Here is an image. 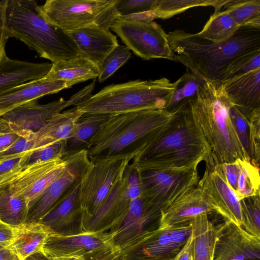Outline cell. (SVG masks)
<instances>
[{
    "label": "cell",
    "mask_w": 260,
    "mask_h": 260,
    "mask_svg": "<svg viewBox=\"0 0 260 260\" xmlns=\"http://www.w3.org/2000/svg\"><path fill=\"white\" fill-rule=\"evenodd\" d=\"M210 157V148L186 104L131 164L138 171L197 170Z\"/></svg>",
    "instance_id": "6da1fadb"
},
{
    "label": "cell",
    "mask_w": 260,
    "mask_h": 260,
    "mask_svg": "<svg viewBox=\"0 0 260 260\" xmlns=\"http://www.w3.org/2000/svg\"><path fill=\"white\" fill-rule=\"evenodd\" d=\"M176 112L149 109L112 115L88 143L86 151L90 160L134 159L171 122Z\"/></svg>",
    "instance_id": "7a4b0ae2"
},
{
    "label": "cell",
    "mask_w": 260,
    "mask_h": 260,
    "mask_svg": "<svg viewBox=\"0 0 260 260\" xmlns=\"http://www.w3.org/2000/svg\"><path fill=\"white\" fill-rule=\"evenodd\" d=\"M176 61L203 80L221 82L229 64L239 56L260 49V28L240 27L228 40L213 42L197 34L175 29L167 34Z\"/></svg>",
    "instance_id": "3957f363"
},
{
    "label": "cell",
    "mask_w": 260,
    "mask_h": 260,
    "mask_svg": "<svg viewBox=\"0 0 260 260\" xmlns=\"http://www.w3.org/2000/svg\"><path fill=\"white\" fill-rule=\"evenodd\" d=\"M232 105L222 83L207 80L187 104L210 148L209 162L215 164L230 162L237 158L250 160L234 126L230 115Z\"/></svg>",
    "instance_id": "277c9868"
},
{
    "label": "cell",
    "mask_w": 260,
    "mask_h": 260,
    "mask_svg": "<svg viewBox=\"0 0 260 260\" xmlns=\"http://www.w3.org/2000/svg\"><path fill=\"white\" fill-rule=\"evenodd\" d=\"M35 0H7L5 31L55 63L79 56L76 45L63 30L47 23L38 14Z\"/></svg>",
    "instance_id": "5b68a950"
},
{
    "label": "cell",
    "mask_w": 260,
    "mask_h": 260,
    "mask_svg": "<svg viewBox=\"0 0 260 260\" xmlns=\"http://www.w3.org/2000/svg\"><path fill=\"white\" fill-rule=\"evenodd\" d=\"M175 86L174 82L165 77L112 84L76 107L83 113L113 115L143 110L165 109Z\"/></svg>",
    "instance_id": "8992f818"
},
{
    "label": "cell",
    "mask_w": 260,
    "mask_h": 260,
    "mask_svg": "<svg viewBox=\"0 0 260 260\" xmlns=\"http://www.w3.org/2000/svg\"><path fill=\"white\" fill-rule=\"evenodd\" d=\"M120 0H47L37 10L48 24L64 31L95 24L109 29L120 15Z\"/></svg>",
    "instance_id": "52a82bcc"
},
{
    "label": "cell",
    "mask_w": 260,
    "mask_h": 260,
    "mask_svg": "<svg viewBox=\"0 0 260 260\" xmlns=\"http://www.w3.org/2000/svg\"><path fill=\"white\" fill-rule=\"evenodd\" d=\"M43 251L49 257L80 260H120L122 250L108 232H85L73 236L50 234Z\"/></svg>",
    "instance_id": "ba28073f"
},
{
    "label": "cell",
    "mask_w": 260,
    "mask_h": 260,
    "mask_svg": "<svg viewBox=\"0 0 260 260\" xmlns=\"http://www.w3.org/2000/svg\"><path fill=\"white\" fill-rule=\"evenodd\" d=\"M142 197L148 208L160 212L196 187L197 170H148L138 171Z\"/></svg>",
    "instance_id": "9c48e42d"
},
{
    "label": "cell",
    "mask_w": 260,
    "mask_h": 260,
    "mask_svg": "<svg viewBox=\"0 0 260 260\" xmlns=\"http://www.w3.org/2000/svg\"><path fill=\"white\" fill-rule=\"evenodd\" d=\"M131 160L128 158L115 157L90 161L81 180L79 192L83 222L99 210L115 185L122 178Z\"/></svg>",
    "instance_id": "30bf717a"
},
{
    "label": "cell",
    "mask_w": 260,
    "mask_h": 260,
    "mask_svg": "<svg viewBox=\"0 0 260 260\" xmlns=\"http://www.w3.org/2000/svg\"><path fill=\"white\" fill-rule=\"evenodd\" d=\"M110 28L125 46L144 60L163 58L176 61L167 34L155 21L140 22L116 18Z\"/></svg>",
    "instance_id": "8fae6325"
},
{
    "label": "cell",
    "mask_w": 260,
    "mask_h": 260,
    "mask_svg": "<svg viewBox=\"0 0 260 260\" xmlns=\"http://www.w3.org/2000/svg\"><path fill=\"white\" fill-rule=\"evenodd\" d=\"M191 222L158 228L122 251L120 260H172L192 234Z\"/></svg>",
    "instance_id": "7c38bea8"
},
{
    "label": "cell",
    "mask_w": 260,
    "mask_h": 260,
    "mask_svg": "<svg viewBox=\"0 0 260 260\" xmlns=\"http://www.w3.org/2000/svg\"><path fill=\"white\" fill-rule=\"evenodd\" d=\"M62 172L28 204L25 223L39 222L64 194L80 181L90 164L86 150L66 155Z\"/></svg>",
    "instance_id": "4fadbf2b"
},
{
    "label": "cell",
    "mask_w": 260,
    "mask_h": 260,
    "mask_svg": "<svg viewBox=\"0 0 260 260\" xmlns=\"http://www.w3.org/2000/svg\"><path fill=\"white\" fill-rule=\"evenodd\" d=\"M95 80L67 101L62 98L46 104L32 100L12 109L1 116L14 131L17 132H36L44 127L56 114L66 108L76 106L91 95Z\"/></svg>",
    "instance_id": "5bb4252c"
},
{
    "label": "cell",
    "mask_w": 260,
    "mask_h": 260,
    "mask_svg": "<svg viewBox=\"0 0 260 260\" xmlns=\"http://www.w3.org/2000/svg\"><path fill=\"white\" fill-rule=\"evenodd\" d=\"M63 158L26 166L0 179V187L8 186L29 203L37 197L63 171Z\"/></svg>",
    "instance_id": "9a60e30c"
},
{
    "label": "cell",
    "mask_w": 260,
    "mask_h": 260,
    "mask_svg": "<svg viewBox=\"0 0 260 260\" xmlns=\"http://www.w3.org/2000/svg\"><path fill=\"white\" fill-rule=\"evenodd\" d=\"M215 213L224 220L241 226L240 200L229 185L220 164H207L204 174L196 186Z\"/></svg>",
    "instance_id": "2e32d148"
},
{
    "label": "cell",
    "mask_w": 260,
    "mask_h": 260,
    "mask_svg": "<svg viewBox=\"0 0 260 260\" xmlns=\"http://www.w3.org/2000/svg\"><path fill=\"white\" fill-rule=\"evenodd\" d=\"M160 212L149 208L142 195L131 200L128 211L121 221L108 231L122 251L146 234L159 226Z\"/></svg>",
    "instance_id": "e0dca14e"
},
{
    "label": "cell",
    "mask_w": 260,
    "mask_h": 260,
    "mask_svg": "<svg viewBox=\"0 0 260 260\" xmlns=\"http://www.w3.org/2000/svg\"><path fill=\"white\" fill-rule=\"evenodd\" d=\"M213 260H260V238L224 220L219 224Z\"/></svg>",
    "instance_id": "ac0fdd59"
},
{
    "label": "cell",
    "mask_w": 260,
    "mask_h": 260,
    "mask_svg": "<svg viewBox=\"0 0 260 260\" xmlns=\"http://www.w3.org/2000/svg\"><path fill=\"white\" fill-rule=\"evenodd\" d=\"M80 182L74 184L39 222L51 234L68 236L85 232L79 202Z\"/></svg>",
    "instance_id": "d6986e66"
},
{
    "label": "cell",
    "mask_w": 260,
    "mask_h": 260,
    "mask_svg": "<svg viewBox=\"0 0 260 260\" xmlns=\"http://www.w3.org/2000/svg\"><path fill=\"white\" fill-rule=\"evenodd\" d=\"M131 200L124 173L122 178L115 185L96 212L83 222V230L94 232L112 230L126 214Z\"/></svg>",
    "instance_id": "ffe728a7"
},
{
    "label": "cell",
    "mask_w": 260,
    "mask_h": 260,
    "mask_svg": "<svg viewBox=\"0 0 260 260\" xmlns=\"http://www.w3.org/2000/svg\"><path fill=\"white\" fill-rule=\"evenodd\" d=\"M66 32L76 45L79 56L99 70L105 58L119 45L117 37L109 29L95 24Z\"/></svg>",
    "instance_id": "44dd1931"
},
{
    "label": "cell",
    "mask_w": 260,
    "mask_h": 260,
    "mask_svg": "<svg viewBox=\"0 0 260 260\" xmlns=\"http://www.w3.org/2000/svg\"><path fill=\"white\" fill-rule=\"evenodd\" d=\"M222 84L231 103L247 120L260 112V68Z\"/></svg>",
    "instance_id": "7402d4cb"
},
{
    "label": "cell",
    "mask_w": 260,
    "mask_h": 260,
    "mask_svg": "<svg viewBox=\"0 0 260 260\" xmlns=\"http://www.w3.org/2000/svg\"><path fill=\"white\" fill-rule=\"evenodd\" d=\"M215 212L197 186L182 195L161 211L159 228L191 221L197 216Z\"/></svg>",
    "instance_id": "603a6c76"
},
{
    "label": "cell",
    "mask_w": 260,
    "mask_h": 260,
    "mask_svg": "<svg viewBox=\"0 0 260 260\" xmlns=\"http://www.w3.org/2000/svg\"><path fill=\"white\" fill-rule=\"evenodd\" d=\"M66 88L64 82L45 77L18 85L0 93V112H6L25 103Z\"/></svg>",
    "instance_id": "cb8c5ba5"
},
{
    "label": "cell",
    "mask_w": 260,
    "mask_h": 260,
    "mask_svg": "<svg viewBox=\"0 0 260 260\" xmlns=\"http://www.w3.org/2000/svg\"><path fill=\"white\" fill-rule=\"evenodd\" d=\"M220 167L229 185L240 200L260 194L259 166L250 160L237 158Z\"/></svg>",
    "instance_id": "d4e9b609"
},
{
    "label": "cell",
    "mask_w": 260,
    "mask_h": 260,
    "mask_svg": "<svg viewBox=\"0 0 260 260\" xmlns=\"http://www.w3.org/2000/svg\"><path fill=\"white\" fill-rule=\"evenodd\" d=\"M52 63H33L7 56L0 62V93L27 82L45 77Z\"/></svg>",
    "instance_id": "484cf974"
},
{
    "label": "cell",
    "mask_w": 260,
    "mask_h": 260,
    "mask_svg": "<svg viewBox=\"0 0 260 260\" xmlns=\"http://www.w3.org/2000/svg\"><path fill=\"white\" fill-rule=\"evenodd\" d=\"M100 70L89 60L80 56L52 63L48 73L45 77L51 80L65 82L67 88L77 83L98 78Z\"/></svg>",
    "instance_id": "4316f807"
},
{
    "label": "cell",
    "mask_w": 260,
    "mask_h": 260,
    "mask_svg": "<svg viewBox=\"0 0 260 260\" xmlns=\"http://www.w3.org/2000/svg\"><path fill=\"white\" fill-rule=\"evenodd\" d=\"M83 114L74 106L54 115L44 127L34 133L37 148L58 141L68 140L76 122Z\"/></svg>",
    "instance_id": "83f0119b"
},
{
    "label": "cell",
    "mask_w": 260,
    "mask_h": 260,
    "mask_svg": "<svg viewBox=\"0 0 260 260\" xmlns=\"http://www.w3.org/2000/svg\"><path fill=\"white\" fill-rule=\"evenodd\" d=\"M204 213L194 217L192 224L193 260H213L219 224L215 225Z\"/></svg>",
    "instance_id": "f1b7e54d"
},
{
    "label": "cell",
    "mask_w": 260,
    "mask_h": 260,
    "mask_svg": "<svg viewBox=\"0 0 260 260\" xmlns=\"http://www.w3.org/2000/svg\"><path fill=\"white\" fill-rule=\"evenodd\" d=\"M17 229L16 237L9 247L20 260H23L36 252L43 250L44 243L51 234L39 222L24 223Z\"/></svg>",
    "instance_id": "f546056e"
},
{
    "label": "cell",
    "mask_w": 260,
    "mask_h": 260,
    "mask_svg": "<svg viewBox=\"0 0 260 260\" xmlns=\"http://www.w3.org/2000/svg\"><path fill=\"white\" fill-rule=\"evenodd\" d=\"M113 114L84 113L76 122L67 140V155L86 150L92 137Z\"/></svg>",
    "instance_id": "4dcf8cb0"
},
{
    "label": "cell",
    "mask_w": 260,
    "mask_h": 260,
    "mask_svg": "<svg viewBox=\"0 0 260 260\" xmlns=\"http://www.w3.org/2000/svg\"><path fill=\"white\" fill-rule=\"evenodd\" d=\"M28 203L8 186L0 187V221L14 227L25 222Z\"/></svg>",
    "instance_id": "1f68e13d"
},
{
    "label": "cell",
    "mask_w": 260,
    "mask_h": 260,
    "mask_svg": "<svg viewBox=\"0 0 260 260\" xmlns=\"http://www.w3.org/2000/svg\"><path fill=\"white\" fill-rule=\"evenodd\" d=\"M240 27L225 10L215 12L197 35L200 38L221 42L233 37Z\"/></svg>",
    "instance_id": "d6a6232c"
},
{
    "label": "cell",
    "mask_w": 260,
    "mask_h": 260,
    "mask_svg": "<svg viewBox=\"0 0 260 260\" xmlns=\"http://www.w3.org/2000/svg\"><path fill=\"white\" fill-rule=\"evenodd\" d=\"M203 80L188 69L175 83V89L171 100L165 108L175 113L182 108L197 94L198 89L204 82Z\"/></svg>",
    "instance_id": "836d02e7"
},
{
    "label": "cell",
    "mask_w": 260,
    "mask_h": 260,
    "mask_svg": "<svg viewBox=\"0 0 260 260\" xmlns=\"http://www.w3.org/2000/svg\"><path fill=\"white\" fill-rule=\"evenodd\" d=\"M223 7L240 27L260 28V0H227Z\"/></svg>",
    "instance_id": "e575fe53"
},
{
    "label": "cell",
    "mask_w": 260,
    "mask_h": 260,
    "mask_svg": "<svg viewBox=\"0 0 260 260\" xmlns=\"http://www.w3.org/2000/svg\"><path fill=\"white\" fill-rule=\"evenodd\" d=\"M227 0H157L153 10L156 19H168L196 7L212 6L215 12L221 10Z\"/></svg>",
    "instance_id": "d590c367"
},
{
    "label": "cell",
    "mask_w": 260,
    "mask_h": 260,
    "mask_svg": "<svg viewBox=\"0 0 260 260\" xmlns=\"http://www.w3.org/2000/svg\"><path fill=\"white\" fill-rule=\"evenodd\" d=\"M241 227L248 233L260 238V194L240 200Z\"/></svg>",
    "instance_id": "8d00e7d4"
},
{
    "label": "cell",
    "mask_w": 260,
    "mask_h": 260,
    "mask_svg": "<svg viewBox=\"0 0 260 260\" xmlns=\"http://www.w3.org/2000/svg\"><path fill=\"white\" fill-rule=\"evenodd\" d=\"M67 140H61L29 150L23 156L22 167L63 158L67 155Z\"/></svg>",
    "instance_id": "74e56055"
},
{
    "label": "cell",
    "mask_w": 260,
    "mask_h": 260,
    "mask_svg": "<svg viewBox=\"0 0 260 260\" xmlns=\"http://www.w3.org/2000/svg\"><path fill=\"white\" fill-rule=\"evenodd\" d=\"M260 68V49L242 54L233 60L224 72L222 83Z\"/></svg>",
    "instance_id": "f35d334b"
},
{
    "label": "cell",
    "mask_w": 260,
    "mask_h": 260,
    "mask_svg": "<svg viewBox=\"0 0 260 260\" xmlns=\"http://www.w3.org/2000/svg\"><path fill=\"white\" fill-rule=\"evenodd\" d=\"M131 50L125 45H118L104 59L100 69L98 80L104 82L129 60Z\"/></svg>",
    "instance_id": "ab89813d"
},
{
    "label": "cell",
    "mask_w": 260,
    "mask_h": 260,
    "mask_svg": "<svg viewBox=\"0 0 260 260\" xmlns=\"http://www.w3.org/2000/svg\"><path fill=\"white\" fill-rule=\"evenodd\" d=\"M249 125L250 158L257 166L260 160V112L253 114L248 120Z\"/></svg>",
    "instance_id": "60d3db41"
},
{
    "label": "cell",
    "mask_w": 260,
    "mask_h": 260,
    "mask_svg": "<svg viewBox=\"0 0 260 260\" xmlns=\"http://www.w3.org/2000/svg\"><path fill=\"white\" fill-rule=\"evenodd\" d=\"M36 147L34 132H26L7 149L0 152V161L26 152Z\"/></svg>",
    "instance_id": "b9f144b4"
},
{
    "label": "cell",
    "mask_w": 260,
    "mask_h": 260,
    "mask_svg": "<svg viewBox=\"0 0 260 260\" xmlns=\"http://www.w3.org/2000/svg\"><path fill=\"white\" fill-rule=\"evenodd\" d=\"M230 115L237 134L250 157L249 121L233 105L230 108Z\"/></svg>",
    "instance_id": "7bdbcfd3"
},
{
    "label": "cell",
    "mask_w": 260,
    "mask_h": 260,
    "mask_svg": "<svg viewBox=\"0 0 260 260\" xmlns=\"http://www.w3.org/2000/svg\"><path fill=\"white\" fill-rule=\"evenodd\" d=\"M157 0H120L117 11L120 15H127L153 10Z\"/></svg>",
    "instance_id": "ee69618b"
},
{
    "label": "cell",
    "mask_w": 260,
    "mask_h": 260,
    "mask_svg": "<svg viewBox=\"0 0 260 260\" xmlns=\"http://www.w3.org/2000/svg\"><path fill=\"white\" fill-rule=\"evenodd\" d=\"M27 152L0 161V179L22 167V161Z\"/></svg>",
    "instance_id": "f6af8a7d"
},
{
    "label": "cell",
    "mask_w": 260,
    "mask_h": 260,
    "mask_svg": "<svg viewBox=\"0 0 260 260\" xmlns=\"http://www.w3.org/2000/svg\"><path fill=\"white\" fill-rule=\"evenodd\" d=\"M7 0L0 2V62L7 57L5 46L8 38L5 31V10Z\"/></svg>",
    "instance_id": "bcb514c9"
},
{
    "label": "cell",
    "mask_w": 260,
    "mask_h": 260,
    "mask_svg": "<svg viewBox=\"0 0 260 260\" xmlns=\"http://www.w3.org/2000/svg\"><path fill=\"white\" fill-rule=\"evenodd\" d=\"M17 230V227L0 221V244L9 247L16 237Z\"/></svg>",
    "instance_id": "7dc6e473"
},
{
    "label": "cell",
    "mask_w": 260,
    "mask_h": 260,
    "mask_svg": "<svg viewBox=\"0 0 260 260\" xmlns=\"http://www.w3.org/2000/svg\"><path fill=\"white\" fill-rule=\"evenodd\" d=\"M117 18L127 21L148 22L156 19V17L154 10H151L131 15H119Z\"/></svg>",
    "instance_id": "c3c4849f"
},
{
    "label": "cell",
    "mask_w": 260,
    "mask_h": 260,
    "mask_svg": "<svg viewBox=\"0 0 260 260\" xmlns=\"http://www.w3.org/2000/svg\"><path fill=\"white\" fill-rule=\"evenodd\" d=\"M27 132L15 131L0 133V152L9 147L21 135Z\"/></svg>",
    "instance_id": "681fc988"
},
{
    "label": "cell",
    "mask_w": 260,
    "mask_h": 260,
    "mask_svg": "<svg viewBox=\"0 0 260 260\" xmlns=\"http://www.w3.org/2000/svg\"><path fill=\"white\" fill-rule=\"evenodd\" d=\"M172 260H193V237L192 234L181 250Z\"/></svg>",
    "instance_id": "f907efd6"
},
{
    "label": "cell",
    "mask_w": 260,
    "mask_h": 260,
    "mask_svg": "<svg viewBox=\"0 0 260 260\" xmlns=\"http://www.w3.org/2000/svg\"><path fill=\"white\" fill-rule=\"evenodd\" d=\"M0 260H20V259L9 247L0 244Z\"/></svg>",
    "instance_id": "816d5d0a"
},
{
    "label": "cell",
    "mask_w": 260,
    "mask_h": 260,
    "mask_svg": "<svg viewBox=\"0 0 260 260\" xmlns=\"http://www.w3.org/2000/svg\"><path fill=\"white\" fill-rule=\"evenodd\" d=\"M23 260H51L48 257L43 250L36 252L25 258Z\"/></svg>",
    "instance_id": "f5cc1de1"
},
{
    "label": "cell",
    "mask_w": 260,
    "mask_h": 260,
    "mask_svg": "<svg viewBox=\"0 0 260 260\" xmlns=\"http://www.w3.org/2000/svg\"><path fill=\"white\" fill-rule=\"evenodd\" d=\"M14 131L10 124L0 117V133Z\"/></svg>",
    "instance_id": "db71d44e"
},
{
    "label": "cell",
    "mask_w": 260,
    "mask_h": 260,
    "mask_svg": "<svg viewBox=\"0 0 260 260\" xmlns=\"http://www.w3.org/2000/svg\"><path fill=\"white\" fill-rule=\"evenodd\" d=\"M50 258L51 260H80L79 259L74 257H51Z\"/></svg>",
    "instance_id": "11a10c76"
},
{
    "label": "cell",
    "mask_w": 260,
    "mask_h": 260,
    "mask_svg": "<svg viewBox=\"0 0 260 260\" xmlns=\"http://www.w3.org/2000/svg\"><path fill=\"white\" fill-rule=\"evenodd\" d=\"M6 112H0V117H1V116L2 115H3Z\"/></svg>",
    "instance_id": "9f6ffc18"
}]
</instances>
